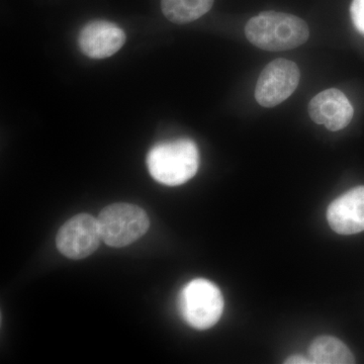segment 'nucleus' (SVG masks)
Listing matches in <instances>:
<instances>
[{
  "label": "nucleus",
  "mask_w": 364,
  "mask_h": 364,
  "mask_svg": "<svg viewBox=\"0 0 364 364\" xmlns=\"http://www.w3.org/2000/svg\"><path fill=\"white\" fill-rule=\"evenodd\" d=\"M249 42L265 51H287L305 44L310 30L305 21L293 14L263 11L245 26Z\"/></svg>",
  "instance_id": "1"
},
{
  "label": "nucleus",
  "mask_w": 364,
  "mask_h": 364,
  "mask_svg": "<svg viewBox=\"0 0 364 364\" xmlns=\"http://www.w3.org/2000/svg\"><path fill=\"white\" fill-rule=\"evenodd\" d=\"M151 176L168 186H181L191 181L200 167V152L191 139L158 144L147 157Z\"/></svg>",
  "instance_id": "2"
},
{
  "label": "nucleus",
  "mask_w": 364,
  "mask_h": 364,
  "mask_svg": "<svg viewBox=\"0 0 364 364\" xmlns=\"http://www.w3.org/2000/svg\"><path fill=\"white\" fill-rule=\"evenodd\" d=\"M182 318L195 329L205 330L219 322L224 311V298L219 287L210 280L196 279L182 287L179 294Z\"/></svg>",
  "instance_id": "3"
},
{
  "label": "nucleus",
  "mask_w": 364,
  "mask_h": 364,
  "mask_svg": "<svg viewBox=\"0 0 364 364\" xmlns=\"http://www.w3.org/2000/svg\"><path fill=\"white\" fill-rule=\"evenodd\" d=\"M102 241L111 247H126L147 233L150 220L142 208L132 203L107 205L97 217Z\"/></svg>",
  "instance_id": "4"
},
{
  "label": "nucleus",
  "mask_w": 364,
  "mask_h": 364,
  "mask_svg": "<svg viewBox=\"0 0 364 364\" xmlns=\"http://www.w3.org/2000/svg\"><path fill=\"white\" fill-rule=\"evenodd\" d=\"M299 78V67L291 60L280 58L270 62L256 83V100L261 107H277L293 95Z\"/></svg>",
  "instance_id": "5"
},
{
  "label": "nucleus",
  "mask_w": 364,
  "mask_h": 364,
  "mask_svg": "<svg viewBox=\"0 0 364 364\" xmlns=\"http://www.w3.org/2000/svg\"><path fill=\"white\" fill-rule=\"evenodd\" d=\"M102 241L97 218L90 214L72 217L56 236V246L67 258L79 260L88 257L100 247Z\"/></svg>",
  "instance_id": "6"
},
{
  "label": "nucleus",
  "mask_w": 364,
  "mask_h": 364,
  "mask_svg": "<svg viewBox=\"0 0 364 364\" xmlns=\"http://www.w3.org/2000/svg\"><path fill=\"white\" fill-rule=\"evenodd\" d=\"M309 114L318 124L337 132L346 128L353 117V107L342 91L331 88L318 93L309 104Z\"/></svg>",
  "instance_id": "7"
},
{
  "label": "nucleus",
  "mask_w": 364,
  "mask_h": 364,
  "mask_svg": "<svg viewBox=\"0 0 364 364\" xmlns=\"http://www.w3.org/2000/svg\"><path fill=\"white\" fill-rule=\"evenodd\" d=\"M126 42V33L114 23L95 21L81 30L78 45L86 56L92 59H105L116 54Z\"/></svg>",
  "instance_id": "8"
},
{
  "label": "nucleus",
  "mask_w": 364,
  "mask_h": 364,
  "mask_svg": "<svg viewBox=\"0 0 364 364\" xmlns=\"http://www.w3.org/2000/svg\"><path fill=\"white\" fill-rule=\"evenodd\" d=\"M330 227L336 233L353 235L364 231V186H358L333 200L327 210Z\"/></svg>",
  "instance_id": "9"
},
{
  "label": "nucleus",
  "mask_w": 364,
  "mask_h": 364,
  "mask_svg": "<svg viewBox=\"0 0 364 364\" xmlns=\"http://www.w3.org/2000/svg\"><path fill=\"white\" fill-rule=\"evenodd\" d=\"M309 358L313 364H352L355 363L350 349L332 336H321L309 349Z\"/></svg>",
  "instance_id": "10"
},
{
  "label": "nucleus",
  "mask_w": 364,
  "mask_h": 364,
  "mask_svg": "<svg viewBox=\"0 0 364 364\" xmlns=\"http://www.w3.org/2000/svg\"><path fill=\"white\" fill-rule=\"evenodd\" d=\"M215 0H161L162 13L177 25L191 23L202 18L212 9Z\"/></svg>",
  "instance_id": "11"
},
{
  "label": "nucleus",
  "mask_w": 364,
  "mask_h": 364,
  "mask_svg": "<svg viewBox=\"0 0 364 364\" xmlns=\"http://www.w3.org/2000/svg\"><path fill=\"white\" fill-rule=\"evenodd\" d=\"M350 14L352 23L356 30L364 36V0H353L351 4Z\"/></svg>",
  "instance_id": "12"
},
{
  "label": "nucleus",
  "mask_w": 364,
  "mask_h": 364,
  "mask_svg": "<svg viewBox=\"0 0 364 364\" xmlns=\"http://www.w3.org/2000/svg\"><path fill=\"white\" fill-rule=\"evenodd\" d=\"M284 363L289 364H312L310 358H306L305 356L293 355L287 359Z\"/></svg>",
  "instance_id": "13"
}]
</instances>
